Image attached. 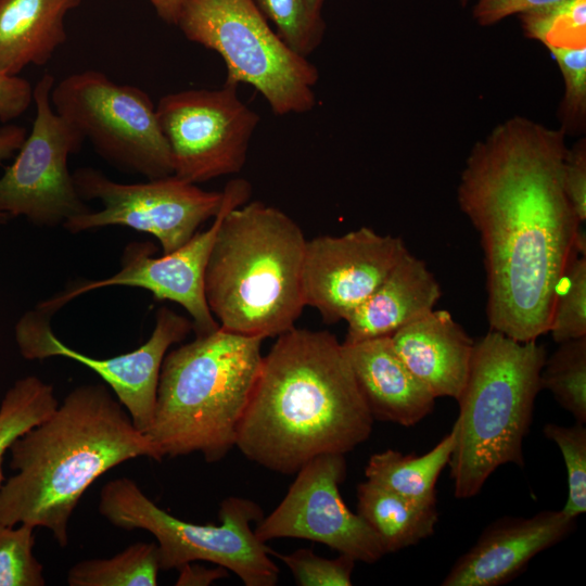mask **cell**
<instances>
[{
    "mask_svg": "<svg viewBox=\"0 0 586 586\" xmlns=\"http://www.w3.org/2000/svg\"><path fill=\"white\" fill-rule=\"evenodd\" d=\"M357 513L377 535L385 553L430 537L438 520L436 507H421L369 480L357 486Z\"/></svg>",
    "mask_w": 586,
    "mask_h": 586,
    "instance_id": "obj_22",
    "label": "cell"
},
{
    "mask_svg": "<svg viewBox=\"0 0 586 586\" xmlns=\"http://www.w3.org/2000/svg\"><path fill=\"white\" fill-rule=\"evenodd\" d=\"M157 15L166 23H176L183 0H149Z\"/></svg>",
    "mask_w": 586,
    "mask_h": 586,
    "instance_id": "obj_39",
    "label": "cell"
},
{
    "mask_svg": "<svg viewBox=\"0 0 586 586\" xmlns=\"http://www.w3.org/2000/svg\"><path fill=\"white\" fill-rule=\"evenodd\" d=\"M81 0H0V73L41 66L66 41L65 16Z\"/></svg>",
    "mask_w": 586,
    "mask_h": 586,
    "instance_id": "obj_21",
    "label": "cell"
},
{
    "mask_svg": "<svg viewBox=\"0 0 586 586\" xmlns=\"http://www.w3.org/2000/svg\"><path fill=\"white\" fill-rule=\"evenodd\" d=\"M222 205L213 224L198 231L177 250L153 257L151 242H131L123 253L120 270L105 279L87 281L38 304L37 308L55 313L66 303L89 291L112 285L138 286L150 291L156 300L181 305L191 316L195 335L214 332L220 326L205 297L204 276L221 219L230 207L246 203L252 188L242 178L230 180L224 189Z\"/></svg>",
    "mask_w": 586,
    "mask_h": 586,
    "instance_id": "obj_13",
    "label": "cell"
},
{
    "mask_svg": "<svg viewBox=\"0 0 586 586\" xmlns=\"http://www.w3.org/2000/svg\"><path fill=\"white\" fill-rule=\"evenodd\" d=\"M549 332L556 343L586 336V254L576 253L562 275Z\"/></svg>",
    "mask_w": 586,
    "mask_h": 586,
    "instance_id": "obj_29",
    "label": "cell"
},
{
    "mask_svg": "<svg viewBox=\"0 0 586 586\" xmlns=\"http://www.w3.org/2000/svg\"><path fill=\"white\" fill-rule=\"evenodd\" d=\"M566 198L581 224L586 220V141L568 148L561 174Z\"/></svg>",
    "mask_w": 586,
    "mask_h": 586,
    "instance_id": "obj_34",
    "label": "cell"
},
{
    "mask_svg": "<svg viewBox=\"0 0 586 586\" xmlns=\"http://www.w3.org/2000/svg\"><path fill=\"white\" fill-rule=\"evenodd\" d=\"M560 0H477L473 16L477 24L489 26L512 15L546 7Z\"/></svg>",
    "mask_w": 586,
    "mask_h": 586,
    "instance_id": "obj_36",
    "label": "cell"
},
{
    "mask_svg": "<svg viewBox=\"0 0 586 586\" xmlns=\"http://www.w3.org/2000/svg\"><path fill=\"white\" fill-rule=\"evenodd\" d=\"M442 296L435 276L407 251L385 279L345 320L344 343L391 336L432 311Z\"/></svg>",
    "mask_w": 586,
    "mask_h": 586,
    "instance_id": "obj_20",
    "label": "cell"
},
{
    "mask_svg": "<svg viewBox=\"0 0 586 586\" xmlns=\"http://www.w3.org/2000/svg\"><path fill=\"white\" fill-rule=\"evenodd\" d=\"M519 17L524 34L548 49L586 48V0H560Z\"/></svg>",
    "mask_w": 586,
    "mask_h": 586,
    "instance_id": "obj_27",
    "label": "cell"
},
{
    "mask_svg": "<svg viewBox=\"0 0 586 586\" xmlns=\"http://www.w3.org/2000/svg\"><path fill=\"white\" fill-rule=\"evenodd\" d=\"M9 453L15 473L0 486V524L44 527L63 548L69 519L98 477L137 457L162 461L104 384L72 390L44 420L15 438Z\"/></svg>",
    "mask_w": 586,
    "mask_h": 586,
    "instance_id": "obj_3",
    "label": "cell"
},
{
    "mask_svg": "<svg viewBox=\"0 0 586 586\" xmlns=\"http://www.w3.org/2000/svg\"><path fill=\"white\" fill-rule=\"evenodd\" d=\"M238 85L167 93L156 104L174 175L191 183L239 173L259 115L238 97Z\"/></svg>",
    "mask_w": 586,
    "mask_h": 586,
    "instance_id": "obj_10",
    "label": "cell"
},
{
    "mask_svg": "<svg viewBox=\"0 0 586 586\" xmlns=\"http://www.w3.org/2000/svg\"><path fill=\"white\" fill-rule=\"evenodd\" d=\"M99 512L126 531L144 530L157 540L161 570L180 569L203 560L232 571L246 586H273L279 568L251 527L263 519L256 502L231 496L220 504V524H195L156 506L129 477L107 482L100 492Z\"/></svg>",
    "mask_w": 586,
    "mask_h": 586,
    "instance_id": "obj_7",
    "label": "cell"
},
{
    "mask_svg": "<svg viewBox=\"0 0 586 586\" xmlns=\"http://www.w3.org/2000/svg\"><path fill=\"white\" fill-rule=\"evenodd\" d=\"M545 346L489 330L474 342L470 369L457 402L455 446L448 466L455 497L477 495L500 466L523 467V441L542 391Z\"/></svg>",
    "mask_w": 586,
    "mask_h": 586,
    "instance_id": "obj_6",
    "label": "cell"
},
{
    "mask_svg": "<svg viewBox=\"0 0 586 586\" xmlns=\"http://www.w3.org/2000/svg\"><path fill=\"white\" fill-rule=\"evenodd\" d=\"M263 341L219 327L165 355L146 433L162 459L200 453L216 462L235 446Z\"/></svg>",
    "mask_w": 586,
    "mask_h": 586,
    "instance_id": "obj_5",
    "label": "cell"
},
{
    "mask_svg": "<svg viewBox=\"0 0 586 586\" xmlns=\"http://www.w3.org/2000/svg\"><path fill=\"white\" fill-rule=\"evenodd\" d=\"M345 455L323 454L296 473L278 507L257 522L255 535L266 543L276 538L318 542L368 564L385 551L374 532L348 509L339 486L346 477Z\"/></svg>",
    "mask_w": 586,
    "mask_h": 586,
    "instance_id": "obj_14",
    "label": "cell"
},
{
    "mask_svg": "<svg viewBox=\"0 0 586 586\" xmlns=\"http://www.w3.org/2000/svg\"><path fill=\"white\" fill-rule=\"evenodd\" d=\"M51 314L36 307L16 323L15 340L26 359L62 356L73 359L101 377L129 413L135 426L146 434L153 422L161 367L168 348L186 339L192 321L168 307H161L149 340L137 349L111 358L85 355L55 336Z\"/></svg>",
    "mask_w": 586,
    "mask_h": 586,
    "instance_id": "obj_15",
    "label": "cell"
},
{
    "mask_svg": "<svg viewBox=\"0 0 586 586\" xmlns=\"http://www.w3.org/2000/svg\"><path fill=\"white\" fill-rule=\"evenodd\" d=\"M462 5H466L467 0H460Z\"/></svg>",
    "mask_w": 586,
    "mask_h": 586,
    "instance_id": "obj_41",
    "label": "cell"
},
{
    "mask_svg": "<svg viewBox=\"0 0 586 586\" xmlns=\"http://www.w3.org/2000/svg\"><path fill=\"white\" fill-rule=\"evenodd\" d=\"M455 430L422 456L386 449L373 454L365 468L367 480L421 506L436 507V482L448 466L455 446Z\"/></svg>",
    "mask_w": 586,
    "mask_h": 586,
    "instance_id": "obj_23",
    "label": "cell"
},
{
    "mask_svg": "<svg viewBox=\"0 0 586 586\" xmlns=\"http://www.w3.org/2000/svg\"><path fill=\"white\" fill-rule=\"evenodd\" d=\"M342 345L373 420L412 426L433 411L436 398L404 364L391 336Z\"/></svg>",
    "mask_w": 586,
    "mask_h": 586,
    "instance_id": "obj_18",
    "label": "cell"
},
{
    "mask_svg": "<svg viewBox=\"0 0 586 586\" xmlns=\"http://www.w3.org/2000/svg\"><path fill=\"white\" fill-rule=\"evenodd\" d=\"M279 37L296 53L308 58L321 43L326 23L307 0H252Z\"/></svg>",
    "mask_w": 586,
    "mask_h": 586,
    "instance_id": "obj_28",
    "label": "cell"
},
{
    "mask_svg": "<svg viewBox=\"0 0 586 586\" xmlns=\"http://www.w3.org/2000/svg\"><path fill=\"white\" fill-rule=\"evenodd\" d=\"M546 357L540 371L542 390H548L556 402L576 422H586V336L558 343Z\"/></svg>",
    "mask_w": 586,
    "mask_h": 586,
    "instance_id": "obj_26",
    "label": "cell"
},
{
    "mask_svg": "<svg viewBox=\"0 0 586 586\" xmlns=\"http://www.w3.org/2000/svg\"><path fill=\"white\" fill-rule=\"evenodd\" d=\"M58 406L52 385L35 375L17 380L7 391L0 404V486L4 482L3 458L12 443Z\"/></svg>",
    "mask_w": 586,
    "mask_h": 586,
    "instance_id": "obj_25",
    "label": "cell"
},
{
    "mask_svg": "<svg viewBox=\"0 0 586 586\" xmlns=\"http://www.w3.org/2000/svg\"><path fill=\"white\" fill-rule=\"evenodd\" d=\"M576 525L562 510L531 518L505 517L489 524L454 563L443 586H498L520 575L542 551L560 543Z\"/></svg>",
    "mask_w": 586,
    "mask_h": 586,
    "instance_id": "obj_17",
    "label": "cell"
},
{
    "mask_svg": "<svg viewBox=\"0 0 586 586\" xmlns=\"http://www.w3.org/2000/svg\"><path fill=\"white\" fill-rule=\"evenodd\" d=\"M372 425L342 343L294 327L263 357L235 446L265 469L292 474L317 456L352 451Z\"/></svg>",
    "mask_w": 586,
    "mask_h": 586,
    "instance_id": "obj_2",
    "label": "cell"
},
{
    "mask_svg": "<svg viewBox=\"0 0 586 586\" xmlns=\"http://www.w3.org/2000/svg\"><path fill=\"white\" fill-rule=\"evenodd\" d=\"M178 570L180 574L176 585L179 586H206L228 576L227 569L219 565L216 569H206L201 565L188 563Z\"/></svg>",
    "mask_w": 586,
    "mask_h": 586,
    "instance_id": "obj_37",
    "label": "cell"
},
{
    "mask_svg": "<svg viewBox=\"0 0 586 586\" xmlns=\"http://www.w3.org/2000/svg\"><path fill=\"white\" fill-rule=\"evenodd\" d=\"M306 242L297 222L275 206L253 201L227 209L204 276L220 328L264 340L294 328L305 307Z\"/></svg>",
    "mask_w": 586,
    "mask_h": 586,
    "instance_id": "obj_4",
    "label": "cell"
},
{
    "mask_svg": "<svg viewBox=\"0 0 586 586\" xmlns=\"http://www.w3.org/2000/svg\"><path fill=\"white\" fill-rule=\"evenodd\" d=\"M34 527L0 524V586H43V568L35 558Z\"/></svg>",
    "mask_w": 586,
    "mask_h": 586,
    "instance_id": "obj_31",
    "label": "cell"
},
{
    "mask_svg": "<svg viewBox=\"0 0 586 586\" xmlns=\"http://www.w3.org/2000/svg\"><path fill=\"white\" fill-rule=\"evenodd\" d=\"M564 81V95L559 107L564 135L582 132L586 122V48L549 49Z\"/></svg>",
    "mask_w": 586,
    "mask_h": 586,
    "instance_id": "obj_32",
    "label": "cell"
},
{
    "mask_svg": "<svg viewBox=\"0 0 586 586\" xmlns=\"http://www.w3.org/2000/svg\"><path fill=\"white\" fill-rule=\"evenodd\" d=\"M326 0H307L309 8L317 14H321V9Z\"/></svg>",
    "mask_w": 586,
    "mask_h": 586,
    "instance_id": "obj_40",
    "label": "cell"
},
{
    "mask_svg": "<svg viewBox=\"0 0 586 586\" xmlns=\"http://www.w3.org/2000/svg\"><path fill=\"white\" fill-rule=\"evenodd\" d=\"M34 102V87L18 75L0 73V122L20 117Z\"/></svg>",
    "mask_w": 586,
    "mask_h": 586,
    "instance_id": "obj_35",
    "label": "cell"
},
{
    "mask_svg": "<svg viewBox=\"0 0 586 586\" xmlns=\"http://www.w3.org/2000/svg\"><path fill=\"white\" fill-rule=\"evenodd\" d=\"M160 566L156 543H136L107 559L74 564L67 574L71 586H155Z\"/></svg>",
    "mask_w": 586,
    "mask_h": 586,
    "instance_id": "obj_24",
    "label": "cell"
},
{
    "mask_svg": "<svg viewBox=\"0 0 586 586\" xmlns=\"http://www.w3.org/2000/svg\"><path fill=\"white\" fill-rule=\"evenodd\" d=\"M54 77L34 86L36 116L14 162L0 177V215L24 216L37 226L63 225L92 209L79 196L67 162L85 139L51 104Z\"/></svg>",
    "mask_w": 586,
    "mask_h": 586,
    "instance_id": "obj_11",
    "label": "cell"
},
{
    "mask_svg": "<svg viewBox=\"0 0 586 586\" xmlns=\"http://www.w3.org/2000/svg\"><path fill=\"white\" fill-rule=\"evenodd\" d=\"M564 137L512 117L474 145L457 190L480 235L491 330L520 342L549 332L562 275L576 253L586 254L561 180Z\"/></svg>",
    "mask_w": 586,
    "mask_h": 586,
    "instance_id": "obj_1",
    "label": "cell"
},
{
    "mask_svg": "<svg viewBox=\"0 0 586 586\" xmlns=\"http://www.w3.org/2000/svg\"><path fill=\"white\" fill-rule=\"evenodd\" d=\"M543 433L559 447L566 468L568 498L561 510L577 518L586 511V428L581 422L570 426L547 423Z\"/></svg>",
    "mask_w": 586,
    "mask_h": 586,
    "instance_id": "obj_30",
    "label": "cell"
},
{
    "mask_svg": "<svg viewBox=\"0 0 586 586\" xmlns=\"http://www.w3.org/2000/svg\"><path fill=\"white\" fill-rule=\"evenodd\" d=\"M408 251L399 237L360 227L307 240L302 284L305 306L323 322L345 321Z\"/></svg>",
    "mask_w": 586,
    "mask_h": 586,
    "instance_id": "obj_16",
    "label": "cell"
},
{
    "mask_svg": "<svg viewBox=\"0 0 586 586\" xmlns=\"http://www.w3.org/2000/svg\"><path fill=\"white\" fill-rule=\"evenodd\" d=\"M26 136V128L22 126L8 124L0 127V163L20 150Z\"/></svg>",
    "mask_w": 586,
    "mask_h": 586,
    "instance_id": "obj_38",
    "label": "cell"
},
{
    "mask_svg": "<svg viewBox=\"0 0 586 586\" xmlns=\"http://www.w3.org/2000/svg\"><path fill=\"white\" fill-rule=\"evenodd\" d=\"M50 99L54 111L110 164L148 180L174 175L156 105L144 90L89 69L54 84Z\"/></svg>",
    "mask_w": 586,
    "mask_h": 586,
    "instance_id": "obj_9",
    "label": "cell"
},
{
    "mask_svg": "<svg viewBox=\"0 0 586 586\" xmlns=\"http://www.w3.org/2000/svg\"><path fill=\"white\" fill-rule=\"evenodd\" d=\"M85 200H99L103 208L71 217L63 227L72 233L105 226H125L154 235L163 254L170 253L219 212L224 192L205 191L175 175L142 183H120L92 167L73 174Z\"/></svg>",
    "mask_w": 586,
    "mask_h": 586,
    "instance_id": "obj_12",
    "label": "cell"
},
{
    "mask_svg": "<svg viewBox=\"0 0 586 586\" xmlns=\"http://www.w3.org/2000/svg\"><path fill=\"white\" fill-rule=\"evenodd\" d=\"M411 373L435 397L457 400L466 384L474 341L447 310L433 309L391 335Z\"/></svg>",
    "mask_w": 586,
    "mask_h": 586,
    "instance_id": "obj_19",
    "label": "cell"
},
{
    "mask_svg": "<svg viewBox=\"0 0 586 586\" xmlns=\"http://www.w3.org/2000/svg\"><path fill=\"white\" fill-rule=\"evenodd\" d=\"M175 25L189 41L220 55L225 81L251 85L275 114L314 109L317 67L271 29L252 0H183Z\"/></svg>",
    "mask_w": 586,
    "mask_h": 586,
    "instance_id": "obj_8",
    "label": "cell"
},
{
    "mask_svg": "<svg viewBox=\"0 0 586 586\" xmlns=\"http://www.w3.org/2000/svg\"><path fill=\"white\" fill-rule=\"evenodd\" d=\"M272 553L284 562L300 586L352 585L356 560L349 556L340 553L335 559H327L310 549H298L290 555Z\"/></svg>",
    "mask_w": 586,
    "mask_h": 586,
    "instance_id": "obj_33",
    "label": "cell"
}]
</instances>
